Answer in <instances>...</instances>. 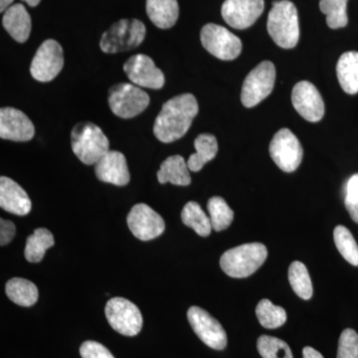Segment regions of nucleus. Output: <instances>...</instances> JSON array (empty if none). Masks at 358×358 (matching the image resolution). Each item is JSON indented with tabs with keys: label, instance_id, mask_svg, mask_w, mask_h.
<instances>
[{
	"label": "nucleus",
	"instance_id": "nucleus-1",
	"mask_svg": "<svg viewBox=\"0 0 358 358\" xmlns=\"http://www.w3.org/2000/svg\"><path fill=\"white\" fill-rule=\"evenodd\" d=\"M199 103L192 94L173 96L162 106L154 126V134L162 143H169L185 136L199 114Z\"/></svg>",
	"mask_w": 358,
	"mask_h": 358
},
{
	"label": "nucleus",
	"instance_id": "nucleus-2",
	"mask_svg": "<svg viewBox=\"0 0 358 358\" xmlns=\"http://www.w3.org/2000/svg\"><path fill=\"white\" fill-rule=\"evenodd\" d=\"M267 28L268 34L278 46L292 49L300 39V23L296 7L289 0L273 3L268 13Z\"/></svg>",
	"mask_w": 358,
	"mask_h": 358
},
{
	"label": "nucleus",
	"instance_id": "nucleus-3",
	"mask_svg": "<svg viewBox=\"0 0 358 358\" xmlns=\"http://www.w3.org/2000/svg\"><path fill=\"white\" fill-rule=\"evenodd\" d=\"M73 152L87 166L96 164L110 152V143L100 127L93 122L76 124L71 133Z\"/></svg>",
	"mask_w": 358,
	"mask_h": 358
},
{
	"label": "nucleus",
	"instance_id": "nucleus-4",
	"mask_svg": "<svg viewBox=\"0 0 358 358\" xmlns=\"http://www.w3.org/2000/svg\"><path fill=\"white\" fill-rule=\"evenodd\" d=\"M268 250L262 243L240 245L226 251L220 259V267L229 277L247 278L265 263Z\"/></svg>",
	"mask_w": 358,
	"mask_h": 358
},
{
	"label": "nucleus",
	"instance_id": "nucleus-5",
	"mask_svg": "<svg viewBox=\"0 0 358 358\" xmlns=\"http://www.w3.org/2000/svg\"><path fill=\"white\" fill-rule=\"evenodd\" d=\"M147 29L138 20H122L103 33L100 47L108 54L120 53L136 48L145 40Z\"/></svg>",
	"mask_w": 358,
	"mask_h": 358
},
{
	"label": "nucleus",
	"instance_id": "nucleus-6",
	"mask_svg": "<svg viewBox=\"0 0 358 358\" xmlns=\"http://www.w3.org/2000/svg\"><path fill=\"white\" fill-rule=\"evenodd\" d=\"M108 103L115 115L122 119H131L147 109L150 96L136 85L121 83L110 89Z\"/></svg>",
	"mask_w": 358,
	"mask_h": 358
},
{
	"label": "nucleus",
	"instance_id": "nucleus-7",
	"mask_svg": "<svg viewBox=\"0 0 358 358\" xmlns=\"http://www.w3.org/2000/svg\"><path fill=\"white\" fill-rule=\"evenodd\" d=\"M275 68L270 61H263L256 66L245 79L242 87L241 101L246 108L259 105L274 89Z\"/></svg>",
	"mask_w": 358,
	"mask_h": 358
},
{
	"label": "nucleus",
	"instance_id": "nucleus-8",
	"mask_svg": "<svg viewBox=\"0 0 358 358\" xmlns=\"http://www.w3.org/2000/svg\"><path fill=\"white\" fill-rule=\"evenodd\" d=\"M106 317L110 326L117 333L126 336H134L141 333L143 315L140 308L124 298H113L105 308Z\"/></svg>",
	"mask_w": 358,
	"mask_h": 358
},
{
	"label": "nucleus",
	"instance_id": "nucleus-9",
	"mask_svg": "<svg viewBox=\"0 0 358 358\" xmlns=\"http://www.w3.org/2000/svg\"><path fill=\"white\" fill-rule=\"evenodd\" d=\"M200 39L204 48L220 60H234L241 54V40L223 26L208 23L202 28Z\"/></svg>",
	"mask_w": 358,
	"mask_h": 358
},
{
	"label": "nucleus",
	"instance_id": "nucleus-10",
	"mask_svg": "<svg viewBox=\"0 0 358 358\" xmlns=\"http://www.w3.org/2000/svg\"><path fill=\"white\" fill-rule=\"evenodd\" d=\"M268 150L275 164L285 173H294L303 160L300 141L289 129H280L275 134Z\"/></svg>",
	"mask_w": 358,
	"mask_h": 358
},
{
	"label": "nucleus",
	"instance_id": "nucleus-11",
	"mask_svg": "<svg viewBox=\"0 0 358 358\" xmlns=\"http://www.w3.org/2000/svg\"><path fill=\"white\" fill-rule=\"evenodd\" d=\"M64 66V52L56 40L48 39L40 45L33 58L30 73L39 82H50Z\"/></svg>",
	"mask_w": 358,
	"mask_h": 358
},
{
	"label": "nucleus",
	"instance_id": "nucleus-12",
	"mask_svg": "<svg viewBox=\"0 0 358 358\" xmlns=\"http://www.w3.org/2000/svg\"><path fill=\"white\" fill-rule=\"evenodd\" d=\"M187 319L193 331L202 343L216 350H223L227 345V334L217 320L203 308L192 307L188 310Z\"/></svg>",
	"mask_w": 358,
	"mask_h": 358
},
{
	"label": "nucleus",
	"instance_id": "nucleus-13",
	"mask_svg": "<svg viewBox=\"0 0 358 358\" xmlns=\"http://www.w3.org/2000/svg\"><path fill=\"white\" fill-rule=\"evenodd\" d=\"M127 222L134 237L141 241H150L166 230L164 218L147 204H136L129 211Z\"/></svg>",
	"mask_w": 358,
	"mask_h": 358
},
{
	"label": "nucleus",
	"instance_id": "nucleus-14",
	"mask_svg": "<svg viewBox=\"0 0 358 358\" xmlns=\"http://www.w3.org/2000/svg\"><path fill=\"white\" fill-rule=\"evenodd\" d=\"M124 71L131 83L143 88L159 90L166 83L162 71L145 54L131 56L124 63Z\"/></svg>",
	"mask_w": 358,
	"mask_h": 358
},
{
	"label": "nucleus",
	"instance_id": "nucleus-15",
	"mask_svg": "<svg viewBox=\"0 0 358 358\" xmlns=\"http://www.w3.org/2000/svg\"><path fill=\"white\" fill-rule=\"evenodd\" d=\"M294 109L308 122H317L324 117V103L319 90L308 81H301L292 92Z\"/></svg>",
	"mask_w": 358,
	"mask_h": 358
},
{
	"label": "nucleus",
	"instance_id": "nucleus-16",
	"mask_svg": "<svg viewBox=\"0 0 358 358\" xmlns=\"http://www.w3.org/2000/svg\"><path fill=\"white\" fill-rule=\"evenodd\" d=\"M264 11V0H226L221 9L223 20L235 29L251 27Z\"/></svg>",
	"mask_w": 358,
	"mask_h": 358
},
{
	"label": "nucleus",
	"instance_id": "nucleus-17",
	"mask_svg": "<svg viewBox=\"0 0 358 358\" xmlns=\"http://www.w3.org/2000/svg\"><path fill=\"white\" fill-rule=\"evenodd\" d=\"M35 134L34 124L17 109L6 107L0 110V138L13 141H28Z\"/></svg>",
	"mask_w": 358,
	"mask_h": 358
},
{
	"label": "nucleus",
	"instance_id": "nucleus-18",
	"mask_svg": "<svg viewBox=\"0 0 358 358\" xmlns=\"http://www.w3.org/2000/svg\"><path fill=\"white\" fill-rule=\"evenodd\" d=\"M99 180L117 186L128 185L129 176L126 157L117 150H110L95 164Z\"/></svg>",
	"mask_w": 358,
	"mask_h": 358
},
{
	"label": "nucleus",
	"instance_id": "nucleus-19",
	"mask_svg": "<svg viewBox=\"0 0 358 358\" xmlns=\"http://www.w3.org/2000/svg\"><path fill=\"white\" fill-rule=\"evenodd\" d=\"M0 207L15 215L25 216L31 211V200L25 190L13 179L0 178Z\"/></svg>",
	"mask_w": 358,
	"mask_h": 358
},
{
	"label": "nucleus",
	"instance_id": "nucleus-20",
	"mask_svg": "<svg viewBox=\"0 0 358 358\" xmlns=\"http://www.w3.org/2000/svg\"><path fill=\"white\" fill-rule=\"evenodd\" d=\"M2 24L15 41H27L31 32V18L22 4H14L4 11Z\"/></svg>",
	"mask_w": 358,
	"mask_h": 358
},
{
	"label": "nucleus",
	"instance_id": "nucleus-21",
	"mask_svg": "<svg viewBox=\"0 0 358 358\" xmlns=\"http://www.w3.org/2000/svg\"><path fill=\"white\" fill-rule=\"evenodd\" d=\"M157 180L162 185L171 182V185L187 186L192 182L187 162L180 155L167 157L157 171Z\"/></svg>",
	"mask_w": 358,
	"mask_h": 358
},
{
	"label": "nucleus",
	"instance_id": "nucleus-22",
	"mask_svg": "<svg viewBox=\"0 0 358 358\" xmlns=\"http://www.w3.org/2000/svg\"><path fill=\"white\" fill-rule=\"evenodd\" d=\"M147 13L157 27L169 29L178 20V0H147Z\"/></svg>",
	"mask_w": 358,
	"mask_h": 358
},
{
	"label": "nucleus",
	"instance_id": "nucleus-23",
	"mask_svg": "<svg viewBox=\"0 0 358 358\" xmlns=\"http://www.w3.org/2000/svg\"><path fill=\"white\" fill-rule=\"evenodd\" d=\"M339 85L346 94L358 93V52L343 53L336 65Z\"/></svg>",
	"mask_w": 358,
	"mask_h": 358
},
{
	"label": "nucleus",
	"instance_id": "nucleus-24",
	"mask_svg": "<svg viewBox=\"0 0 358 358\" xmlns=\"http://www.w3.org/2000/svg\"><path fill=\"white\" fill-rule=\"evenodd\" d=\"M196 152L190 155L187 160L189 171L193 173L201 171L207 162L214 159L218 152V143L215 136L209 134H199L194 141Z\"/></svg>",
	"mask_w": 358,
	"mask_h": 358
},
{
	"label": "nucleus",
	"instance_id": "nucleus-25",
	"mask_svg": "<svg viewBox=\"0 0 358 358\" xmlns=\"http://www.w3.org/2000/svg\"><path fill=\"white\" fill-rule=\"evenodd\" d=\"M7 296L21 307H31L38 301L39 292L36 285L23 278H13L6 282Z\"/></svg>",
	"mask_w": 358,
	"mask_h": 358
},
{
	"label": "nucleus",
	"instance_id": "nucleus-26",
	"mask_svg": "<svg viewBox=\"0 0 358 358\" xmlns=\"http://www.w3.org/2000/svg\"><path fill=\"white\" fill-rule=\"evenodd\" d=\"M53 234L46 228H38L26 240L25 258L28 262L39 263L47 250L54 246Z\"/></svg>",
	"mask_w": 358,
	"mask_h": 358
},
{
	"label": "nucleus",
	"instance_id": "nucleus-27",
	"mask_svg": "<svg viewBox=\"0 0 358 358\" xmlns=\"http://www.w3.org/2000/svg\"><path fill=\"white\" fill-rule=\"evenodd\" d=\"M181 220L201 237L209 236L213 229L210 218L205 214L197 202L189 201L185 204L181 211Z\"/></svg>",
	"mask_w": 358,
	"mask_h": 358
},
{
	"label": "nucleus",
	"instance_id": "nucleus-28",
	"mask_svg": "<svg viewBox=\"0 0 358 358\" xmlns=\"http://www.w3.org/2000/svg\"><path fill=\"white\" fill-rule=\"evenodd\" d=\"M289 281L296 296L303 300H310L313 296L312 280L305 264L294 261L289 265Z\"/></svg>",
	"mask_w": 358,
	"mask_h": 358
},
{
	"label": "nucleus",
	"instance_id": "nucleus-29",
	"mask_svg": "<svg viewBox=\"0 0 358 358\" xmlns=\"http://www.w3.org/2000/svg\"><path fill=\"white\" fill-rule=\"evenodd\" d=\"M207 209H208L209 218H210L213 230L220 232L227 229L233 222L234 212L222 197H211L207 203Z\"/></svg>",
	"mask_w": 358,
	"mask_h": 358
},
{
	"label": "nucleus",
	"instance_id": "nucleus-30",
	"mask_svg": "<svg viewBox=\"0 0 358 358\" xmlns=\"http://www.w3.org/2000/svg\"><path fill=\"white\" fill-rule=\"evenodd\" d=\"M256 315L261 326L265 329H278L287 322L286 310L266 299L259 301L256 308Z\"/></svg>",
	"mask_w": 358,
	"mask_h": 358
},
{
	"label": "nucleus",
	"instance_id": "nucleus-31",
	"mask_svg": "<svg viewBox=\"0 0 358 358\" xmlns=\"http://www.w3.org/2000/svg\"><path fill=\"white\" fill-rule=\"evenodd\" d=\"M334 240L336 248L345 261L352 266H358V245L352 232L345 226H336L334 231Z\"/></svg>",
	"mask_w": 358,
	"mask_h": 358
},
{
	"label": "nucleus",
	"instance_id": "nucleus-32",
	"mask_svg": "<svg viewBox=\"0 0 358 358\" xmlns=\"http://www.w3.org/2000/svg\"><path fill=\"white\" fill-rule=\"evenodd\" d=\"M348 0H320V10L326 14L327 25L331 29H338L348 25Z\"/></svg>",
	"mask_w": 358,
	"mask_h": 358
},
{
	"label": "nucleus",
	"instance_id": "nucleus-33",
	"mask_svg": "<svg viewBox=\"0 0 358 358\" xmlns=\"http://www.w3.org/2000/svg\"><path fill=\"white\" fill-rule=\"evenodd\" d=\"M257 348L263 358H294L287 343L274 336H260L257 341Z\"/></svg>",
	"mask_w": 358,
	"mask_h": 358
},
{
	"label": "nucleus",
	"instance_id": "nucleus-34",
	"mask_svg": "<svg viewBox=\"0 0 358 358\" xmlns=\"http://www.w3.org/2000/svg\"><path fill=\"white\" fill-rule=\"evenodd\" d=\"M338 358H358V334L352 329H346L338 341Z\"/></svg>",
	"mask_w": 358,
	"mask_h": 358
},
{
	"label": "nucleus",
	"instance_id": "nucleus-35",
	"mask_svg": "<svg viewBox=\"0 0 358 358\" xmlns=\"http://www.w3.org/2000/svg\"><path fill=\"white\" fill-rule=\"evenodd\" d=\"M345 204L350 217L358 224V173L353 174L346 183Z\"/></svg>",
	"mask_w": 358,
	"mask_h": 358
},
{
	"label": "nucleus",
	"instance_id": "nucleus-36",
	"mask_svg": "<svg viewBox=\"0 0 358 358\" xmlns=\"http://www.w3.org/2000/svg\"><path fill=\"white\" fill-rule=\"evenodd\" d=\"M82 358H115L106 346L96 341H87L80 348Z\"/></svg>",
	"mask_w": 358,
	"mask_h": 358
},
{
	"label": "nucleus",
	"instance_id": "nucleus-37",
	"mask_svg": "<svg viewBox=\"0 0 358 358\" xmlns=\"http://www.w3.org/2000/svg\"><path fill=\"white\" fill-rule=\"evenodd\" d=\"M15 233L16 228L13 222L3 218L0 219V245L2 247L13 241Z\"/></svg>",
	"mask_w": 358,
	"mask_h": 358
},
{
	"label": "nucleus",
	"instance_id": "nucleus-38",
	"mask_svg": "<svg viewBox=\"0 0 358 358\" xmlns=\"http://www.w3.org/2000/svg\"><path fill=\"white\" fill-rule=\"evenodd\" d=\"M303 358H324L317 350L310 348V346H307V348H303Z\"/></svg>",
	"mask_w": 358,
	"mask_h": 358
},
{
	"label": "nucleus",
	"instance_id": "nucleus-39",
	"mask_svg": "<svg viewBox=\"0 0 358 358\" xmlns=\"http://www.w3.org/2000/svg\"><path fill=\"white\" fill-rule=\"evenodd\" d=\"M14 0H0V11L4 13L7 8L11 6Z\"/></svg>",
	"mask_w": 358,
	"mask_h": 358
},
{
	"label": "nucleus",
	"instance_id": "nucleus-40",
	"mask_svg": "<svg viewBox=\"0 0 358 358\" xmlns=\"http://www.w3.org/2000/svg\"><path fill=\"white\" fill-rule=\"evenodd\" d=\"M23 1H25L26 3L28 4V6L34 7L38 6L41 0H23Z\"/></svg>",
	"mask_w": 358,
	"mask_h": 358
}]
</instances>
